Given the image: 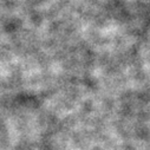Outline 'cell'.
<instances>
[]
</instances>
